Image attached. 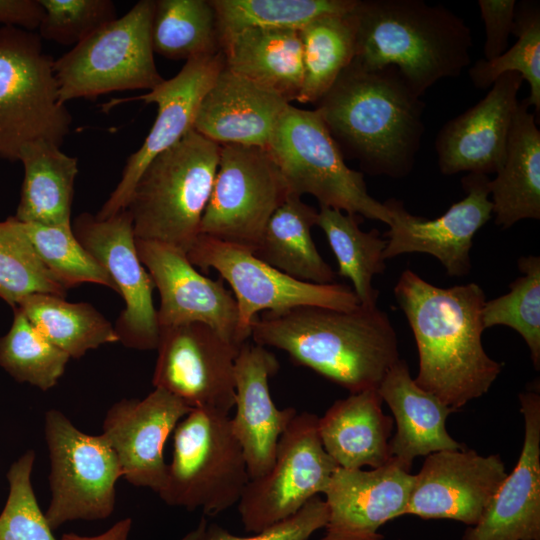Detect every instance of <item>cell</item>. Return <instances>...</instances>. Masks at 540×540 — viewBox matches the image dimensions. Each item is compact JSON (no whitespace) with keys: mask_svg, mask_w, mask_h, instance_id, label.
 <instances>
[{"mask_svg":"<svg viewBox=\"0 0 540 540\" xmlns=\"http://www.w3.org/2000/svg\"><path fill=\"white\" fill-rule=\"evenodd\" d=\"M267 149L291 195L310 194L320 207L378 220L389 226V210L368 193L363 173L346 165L315 109H300L290 104Z\"/></svg>","mask_w":540,"mask_h":540,"instance_id":"cell-8","label":"cell"},{"mask_svg":"<svg viewBox=\"0 0 540 540\" xmlns=\"http://www.w3.org/2000/svg\"><path fill=\"white\" fill-rule=\"evenodd\" d=\"M318 418L297 413L278 441L271 468L247 483L238 502L246 532L258 533L294 515L324 492L339 466L321 443Z\"/></svg>","mask_w":540,"mask_h":540,"instance_id":"cell-13","label":"cell"},{"mask_svg":"<svg viewBox=\"0 0 540 540\" xmlns=\"http://www.w3.org/2000/svg\"><path fill=\"white\" fill-rule=\"evenodd\" d=\"M220 36L245 29L300 31L313 20L350 13L358 0H211Z\"/></svg>","mask_w":540,"mask_h":540,"instance_id":"cell-36","label":"cell"},{"mask_svg":"<svg viewBox=\"0 0 540 540\" xmlns=\"http://www.w3.org/2000/svg\"><path fill=\"white\" fill-rule=\"evenodd\" d=\"M18 161L24 178L14 217L24 223L72 228L77 157L51 142L36 140L22 147Z\"/></svg>","mask_w":540,"mask_h":540,"instance_id":"cell-30","label":"cell"},{"mask_svg":"<svg viewBox=\"0 0 540 540\" xmlns=\"http://www.w3.org/2000/svg\"><path fill=\"white\" fill-rule=\"evenodd\" d=\"M513 34L517 41L498 57L476 61L469 68V77L477 88L486 89L503 74L515 72L529 84L525 102L540 114V8L539 3H517Z\"/></svg>","mask_w":540,"mask_h":540,"instance_id":"cell-38","label":"cell"},{"mask_svg":"<svg viewBox=\"0 0 540 540\" xmlns=\"http://www.w3.org/2000/svg\"><path fill=\"white\" fill-rule=\"evenodd\" d=\"M515 0H479L481 18L485 25L484 57L491 60L506 51L515 25Z\"/></svg>","mask_w":540,"mask_h":540,"instance_id":"cell-45","label":"cell"},{"mask_svg":"<svg viewBox=\"0 0 540 540\" xmlns=\"http://www.w3.org/2000/svg\"><path fill=\"white\" fill-rule=\"evenodd\" d=\"M173 432L172 459L159 497L210 516L238 503L250 477L229 414L192 409Z\"/></svg>","mask_w":540,"mask_h":540,"instance_id":"cell-6","label":"cell"},{"mask_svg":"<svg viewBox=\"0 0 540 540\" xmlns=\"http://www.w3.org/2000/svg\"><path fill=\"white\" fill-rule=\"evenodd\" d=\"M519 395L525 422L521 454L479 522L462 540H540V395Z\"/></svg>","mask_w":540,"mask_h":540,"instance_id":"cell-24","label":"cell"},{"mask_svg":"<svg viewBox=\"0 0 540 540\" xmlns=\"http://www.w3.org/2000/svg\"><path fill=\"white\" fill-rule=\"evenodd\" d=\"M225 68L283 97L297 100L303 80L299 31L245 29L220 36Z\"/></svg>","mask_w":540,"mask_h":540,"instance_id":"cell-29","label":"cell"},{"mask_svg":"<svg viewBox=\"0 0 540 540\" xmlns=\"http://www.w3.org/2000/svg\"><path fill=\"white\" fill-rule=\"evenodd\" d=\"M289 105L275 92L224 67L200 104L194 130L219 145L267 149Z\"/></svg>","mask_w":540,"mask_h":540,"instance_id":"cell-25","label":"cell"},{"mask_svg":"<svg viewBox=\"0 0 540 540\" xmlns=\"http://www.w3.org/2000/svg\"><path fill=\"white\" fill-rule=\"evenodd\" d=\"M279 362L266 347L245 342L234 365L235 403L230 426L238 440L250 479L261 477L271 468L278 441L297 411L278 409L269 390V378L277 373Z\"/></svg>","mask_w":540,"mask_h":540,"instance_id":"cell-23","label":"cell"},{"mask_svg":"<svg viewBox=\"0 0 540 540\" xmlns=\"http://www.w3.org/2000/svg\"><path fill=\"white\" fill-rule=\"evenodd\" d=\"M21 223L44 266L67 290L92 283L118 293L106 269L80 244L72 228Z\"/></svg>","mask_w":540,"mask_h":540,"instance_id":"cell-41","label":"cell"},{"mask_svg":"<svg viewBox=\"0 0 540 540\" xmlns=\"http://www.w3.org/2000/svg\"><path fill=\"white\" fill-rule=\"evenodd\" d=\"M51 499L45 517L52 530L77 520L108 518L115 509L118 458L100 435L79 430L57 409L44 415Z\"/></svg>","mask_w":540,"mask_h":540,"instance_id":"cell-10","label":"cell"},{"mask_svg":"<svg viewBox=\"0 0 540 540\" xmlns=\"http://www.w3.org/2000/svg\"><path fill=\"white\" fill-rule=\"evenodd\" d=\"M413 482L393 460L369 471L338 467L323 492L328 520L321 540H384L379 529L405 515Z\"/></svg>","mask_w":540,"mask_h":540,"instance_id":"cell-22","label":"cell"},{"mask_svg":"<svg viewBox=\"0 0 540 540\" xmlns=\"http://www.w3.org/2000/svg\"><path fill=\"white\" fill-rule=\"evenodd\" d=\"M54 59L41 38L17 27L0 28V158L18 161L22 147L45 140L59 147L72 116L59 100Z\"/></svg>","mask_w":540,"mask_h":540,"instance_id":"cell-7","label":"cell"},{"mask_svg":"<svg viewBox=\"0 0 540 540\" xmlns=\"http://www.w3.org/2000/svg\"><path fill=\"white\" fill-rule=\"evenodd\" d=\"M220 150L221 145L193 129L148 164L126 208L136 239L188 251L199 235Z\"/></svg>","mask_w":540,"mask_h":540,"instance_id":"cell-5","label":"cell"},{"mask_svg":"<svg viewBox=\"0 0 540 540\" xmlns=\"http://www.w3.org/2000/svg\"><path fill=\"white\" fill-rule=\"evenodd\" d=\"M489 180L487 175L468 173L461 181L467 195L431 220L412 215L395 198L384 202L391 218L384 259L426 253L437 258L450 277L466 276L473 238L492 216Z\"/></svg>","mask_w":540,"mask_h":540,"instance_id":"cell-18","label":"cell"},{"mask_svg":"<svg viewBox=\"0 0 540 540\" xmlns=\"http://www.w3.org/2000/svg\"><path fill=\"white\" fill-rule=\"evenodd\" d=\"M43 8L38 0H0V28L38 29Z\"/></svg>","mask_w":540,"mask_h":540,"instance_id":"cell-46","label":"cell"},{"mask_svg":"<svg viewBox=\"0 0 540 540\" xmlns=\"http://www.w3.org/2000/svg\"><path fill=\"white\" fill-rule=\"evenodd\" d=\"M32 294L66 297L67 289L44 266L14 216L0 221V298L13 308Z\"/></svg>","mask_w":540,"mask_h":540,"instance_id":"cell-39","label":"cell"},{"mask_svg":"<svg viewBox=\"0 0 540 540\" xmlns=\"http://www.w3.org/2000/svg\"><path fill=\"white\" fill-rule=\"evenodd\" d=\"M224 67L221 50L196 56L153 90L125 99L154 103L157 115L143 144L127 159L120 181L95 215L97 219H107L126 209L134 186L148 164L194 129L200 104Z\"/></svg>","mask_w":540,"mask_h":540,"instance_id":"cell-16","label":"cell"},{"mask_svg":"<svg viewBox=\"0 0 540 540\" xmlns=\"http://www.w3.org/2000/svg\"><path fill=\"white\" fill-rule=\"evenodd\" d=\"M80 244L106 269L125 307L114 325L119 342L127 348L155 350L159 341L154 282L141 263L133 223L127 209L103 220L89 212L72 221Z\"/></svg>","mask_w":540,"mask_h":540,"instance_id":"cell-15","label":"cell"},{"mask_svg":"<svg viewBox=\"0 0 540 540\" xmlns=\"http://www.w3.org/2000/svg\"><path fill=\"white\" fill-rule=\"evenodd\" d=\"M35 458L28 450L7 472L9 493L0 514V540H57L32 487Z\"/></svg>","mask_w":540,"mask_h":540,"instance_id":"cell-42","label":"cell"},{"mask_svg":"<svg viewBox=\"0 0 540 540\" xmlns=\"http://www.w3.org/2000/svg\"><path fill=\"white\" fill-rule=\"evenodd\" d=\"M523 78L501 75L474 106L449 120L439 131L435 149L442 174H492L501 167L519 105Z\"/></svg>","mask_w":540,"mask_h":540,"instance_id":"cell-21","label":"cell"},{"mask_svg":"<svg viewBox=\"0 0 540 540\" xmlns=\"http://www.w3.org/2000/svg\"><path fill=\"white\" fill-rule=\"evenodd\" d=\"M38 1L43 8L38 35L63 46L74 47L118 18L111 0Z\"/></svg>","mask_w":540,"mask_h":540,"instance_id":"cell-43","label":"cell"},{"mask_svg":"<svg viewBox=\"0 0 540 540\" xmlns=\"http://www.w3.org/2000/svg\"><path fill=\"white\" fill-rule=\"evenodd\" d=\"M378 389L351 393L318 418V433L328 455L344 469H372L392 461L391 417L382 411Z\"/></svg>","mask_w":540,"mask_h":540,"instance_id":"cell-27","label":"cell"},{"mask_svg":"<svg viewBox=\"0 0 540 540\" xmlns=\"http://www.w3.org/2000/svg\"><path fill=\"white\" fill-rule=\"evenodd\" d=\"M354 10L321 16L299 31L303 80L296 101L316 104L353 61L356 48Z\"/></svg>","mask_w":540,"mask_h":540,"instance_id":"cell-33","label":"cell"},{"mask_svg":"<svg viewBox=\"0 0 540 540\" xmlns=\"http://www.w3.org/2000/svg\"><path fill=\"white\" fill-rule=\"evenodd\" d=\"M136 248L160 295L159 328L200 322L238 347L248 341L240 330L236 299L221 278L202 275L177 247L136 239Z\"/></svg>","mask_w":540,"mask_h":540,"instance_id":"cell-17","label":"cell"},{"mask_svg":"<svg viewBox=\"0 0 540 540\" xmlns=\"http://www.w3.org/2000/svg\"><path fill=\"white\" fill-rule=\"evenodd\" d=\"M191 410L160 388L143 399H121L108 409L101 435L115 452L126 481L158 494L167 470L165 443Z\"/></svg>","mask_w":540,"mask_h":540,"instance_id":"cell-20","label":"cell"},{"mask_svg":"<svg viewBox=\"0 0 540 540\" xmlns=\"http://www.w3.org/2000/svg\"><path fill=\"white\" fill-rule=\"evenodd\" d=\"M497 454L466 449L429 454L414 475L405 515L476 525L507 476Z\"/></svg>","mask_w":540,"mask_h":540,"instance_id":"cell-19","label":"cell"},{"mask_svg":"<svg viewBox=\"0 0 540 540\" xmlns=\"http://www.w3.org/2000/svg\"><path fill=\"white\" fill-rule=\"evenodd\" d=\"M523 276L515 279L510 291L485 301L481 320L484 330L507 326L522 336L527 344L535 369L540 367V258L525 256L518 259Z\"/></svg>","mask_w":540,"mask_h":540,"instance_id":"cell-40","label":"cell"},{"mask_svg":"<svg viewBox=\"0 0 540 540\" xmlns=\"http://www.w3.org/2000/svg\"><path fill=\"white\" fill-rule=\"evenodd\" d=\"M353 63L399 70L417 95L471 64L473 37L464 19L422 0H358Z\"/></svg>","mask_w":540,"mask_h":540,"instance_id":"cell-4","label":"cell"},{"mask_svg":"<svg viewBox=\"0 0 540 540\" xmlns=\"http://www.w3.org/2000/svg\"><path fill=\"white\" fill-rule=\"evenodd\" d=\"M290 195L268 149L221 145L219 164L199 234L253 252L268 220Z\"/></svg>","mask_w":540,"mask_h":540,"instance_id":"cell-12","label":"cell"},{"mask_svg":"<svg viewBox=\"0 0 540 540\" xmlns=\"http://www.w3.org/2000/svg\"><path fill=\"white\" fill-rule=\"evenodd\" d=\"M207 521L202 518L195 529L187 533L180 540H204L207 530ZM132 527V519L127 517L113 524L108 530L94 536L65 533L61 540H128Z\"/></svg>","mask_w":540,"mask_h":540,"instance_id":"cell-47","label":"cell"},{"mask_svg":"<svg viewBox=\"0 0 540 540\" xmlns=\"http://www.w3.org/2000/svg\"><path fill=\"white\" fill-rule=\"evenodd\" d=\"M315 105L344 159L357 160L370 175L398 179L412 171L425 103L397 68L351 62Z\"/></svg>","mask_w":540,"mask_h":540,"instance_id":"cell-2","label":"cell"},{"mask_svg":"<svg viewBox=\"0 0 540 540\" xmlns=\"http://www.w3.org/2000/svg\"><path fill=\"white\" fill-rule=\"evenodd\" d=\"M190 263L216 270L236 299L239 325L248 340L251 324L264 311L319 306L348 311L359 306L352 288L344 284H315L297 280L258 259L251 250L199 234L186 252Z\"/></svg>","mask_w":540,"mask_h":540,"instance_id":"cell-11","label":"cell"},{"mask_svg":"<svg viewBox=\"0 0 540 540\" xmlns=\"http://www.w3.org/2000/svg\"><path fill=\"white\" fill-rule=\"evenodd\" d=\"M70 359L13 309L11 326L0 337V367L14 380L47 391L58 383Z\"/></svg>","mask_w":540,"mask_h":540,"instance_id":"cell-37","label":"cell"},{"mask_svg":"<svg viewBox=\"0 0 540 540\" xmlns=\"http://www.w3.org/2000/svg\"><path fill=\"white\" fill-rule=\"evenodd\" d=\"M154 52L171 60L220 51L217 16L211 0H158L152 20Z\"/></svg>","mask_w":540,"mask_h":540,"instance_id":"cell-35","label":"cell"},{"mask_svg":"<svg viewBox=\"0 0 540 540\" xmlns=\"http://www.w3.org/2000/svg\"><path fill=\"white\" fill-rule=\"evenodd\" d=\"M394 295L418 350L415 383L454 411L486 394L503 364L482 345L483 289L476 283L437 287L406 269Z\"/></svg>","mask_w":540,"mask_h":540,"instance_id":"cell-1","label":"cell"},{"mask_svg":"<svg viewBox=\"0 0 540 540\" xmlns=\"http://www.w3.org/2000/svg\"><path fill=\"white\" fill-rule=\"evenodd\" d=\"M15 308L39 333L73 359L101 345L119 342L114 326L87 302L72 303L51 294H32Z\"/></svg>","mask_w":540,"mask_h":540,"instance_id":"cell-32","label":"cell"},{"mask_svg":"<svg viewBox=\"0 0 540 540\" xmlns=\"http://www.w3.org/2000/svg\"><path fill=\"white\" fill-rule=\"evenodd\" d=\"M152 384L192 409L229 414L235 403L234 365L240 350L210 326L191 322L159 328Z\"/></svg>","mask_w":540,"mask_h":540,"instance_id":"cell-14","label":"cell"},{"mask_svg":"<svg viewBox=\"0 0 540 540\" xmlns=\"http://www.w3.org/2000/svg\"><path fill=\"white\" fill-rule=\"evenodd\" d=\"M328 520V507L321 497L310 499L294 515L279 521L253 536H236L217 524L207 526L204 540H309Z\"/></svg>","mask_w":540,"mask_h":540,"instance_id":"cell-44","label":"cell"},{"mask_svg":"<svg viewBox=\"0 0 540 540\" xmlns=\"http://www.w3.org/2000/svg\"><path fill=\"white\" fill-rule=\"evenodd\" d=\"M519 102L505 159L489 180L495 223L508 229L524 219H540V131L536 115Z\"/></svg>","mask_w":540,"mask_h":540,"instance_id":"cell-28","label":"cell"},{"mask_svg":"<svg viewBox=\"0 0 540 540\" xmlns=\"http://www.w3.org/2000/svg\"><path fill=\"white\" fill-rule=\"evenodd\" d=\"M318 211L290 195L268 220L253 254L268 265L300 281L331 284L335 273L312 239Z\"/></svg>","mask_w":540,"mask_h":540,"instance_id":"cell-31","label":"cell"},{"mask_svg":"<svg viewBox=\"0 0 540 540\" xmlns=\"http://www.w3.org/2000/svg\"><path fill=\"white\" fill-rule=\"evenodd\" d=\"M155 1H138L124 16L104 25L54 60L62 104L116 91H151L165 79L152 46Z\"/></svg>","mask_w":540,"mask_h":540,"instance_id":"cell-9","label":"cell"},{"mask_svg":"<svg viewBox=\"0 0 540 540\" xmlns=\"http://www.w3.org/2000/svg\"><path fill=\"white\" fill-rule=\"evenodd\" d=\"M255 344L286 352L350 393L378 389L400 360L396 332L385 311L357 306L343 311L298 306L259 313L251 324Z\"/></svg>","mask_w":540,"mask_h":540,"instance_id":"cell-3","label":"cell"},{"mask_svg":"<svg viewBox=\"0 0 540 540\" xmlns=\"http://www.w3.org/2000/svg\"><path fill=\"white\" fill-rule=\"evenodd\" d=\"M360 217L320 207L316 225L324 232L337 259L338 274L351 281L359 304L375 306L379 292L373 288L372 278L385 271L383 253L387 240L376 229L362 231Z\"/></svg>","mask_w":540,"mask_h":540,"instance_id":"cell-34","label":"cell"},{"mask_svg":"<svg viewBox=\"0 0 540 540\" xmlns=\"http://www.w3.org/2000/svg\"><path fill=\"white\" fill-rule=\"evenodd\" d=\"M378 392L396 422V433L390 439L391 457L404 470L410 472L416 457L463 448L446 429V419L454 410L420 388L404 360L387 372Z\"/></svg>","mask_w":540,"mask_h":540,"instance_id":"cell-26","label":"cell"}]
</instances>
